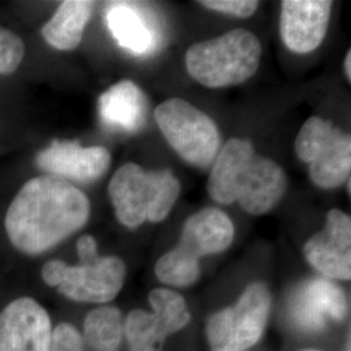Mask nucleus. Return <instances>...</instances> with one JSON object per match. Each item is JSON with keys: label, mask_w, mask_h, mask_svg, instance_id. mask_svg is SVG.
Wrapping results in <instances>:
<instances>
[{"label": "nucleus", "mask_w": 351, "mask_h": 351, "mask_svg": "<svg viewBox=\"0 0 351 351\" xmlns=\"http://www.w3.org/2000/svg\"><path fill=\"white\" fill-rule=\"evenodd\" d=\"M50 316L38 302L23 297L0 313V351H50Z\"/></svg>", "instance_id": "nucleus-10"}, {"label": "nucleus", "mask_w": 351, "mask_h": 351, "mask_svg": "<svg viewBox=\"0 0 351 351\" xmlns=\"http://www.w3.org/2000/svg\"><path fill=\"white\" fill-rule=\"evenodd\" d=\"M284 169L255 152L250 141L232 138L213 160L207 190L221 204L239 203L251 215L271 211L287 191Z\"/></svg>", "instance_id": "nucleus-2"}, {"label": "nucleus", "mask_w": 351, "mask_h": 351, "mask_svg": "<svg viewBox=\"0 0 351 351\" xmlns=\"http://www.w3.org/2000/svg\"><path fill=\"white\" fill-rule=\"evenodd\" d=\"M199 4L216 12L226 13L239 19L250 17L259 7V1L254 0H202Z\"/></svg>", "instance_id": "nucleus-23"}, {"label": "nucleus", "mask_w": 351, "mask_h": 351, "mask_svg": "<svg viewBox=\"0 0 351 351\" xmlns=\"http://www.w3.org/2000/svg\"><path fill=\"white\" fill-rule=\"evenodd\" d=\"M154 114L164 138L185 162L202 168L213 163L221 138L207 113L185 99L171 98L160 103Z\"/></svg>", "instance_id": "nucleus-6"}, {"label": "nucleus", "mask_w": 351, "mask_h": 351, "mask_svg": "<svg viewBox=\"0 0 351 351\" xmlns=\"http://www.w3.org/2000/svg\"><path fill=\"white\" fill-rule=\"evenodd\" d=\"M348 313L343 291L326 280H313L295 291L290 315L295 326L306 330H320L328 319L342 320Z\"/></svg>", "instance_id": "nucleus-13"}, {"label": "nucleus", "mask_w": 351, "mask_h": 351, "mask_svg": "<svg viewBox=\"0 0 351 351\" xmlns=\"http://www.w3.org/2000/svg\"><path fill=\"white\" fill-rule=\"evenodd\" d=\"M271 310V294L263 282H252L239 301L211 316L207 337L213 351H245L263 335Z\"/></svg>", "instance_id": "nucleus-8"}, {"label": "nucleus", "mask_w": 351, "mask_h": 351, "mask_svg": "<svg viewBox=\"0 0 351 351\" xmlns=\"http://www.w3.org/2000/svg\"><path fill=\"white\" fill-rule=\"evenodd\" d=\"M80 262L75 265L52 259L43 265L42 278L65 298L85 303H107L125 282V263L117 256H101L97 241L85 234L77 241Z\"/></svg>", "instance_id": "nucleus-3"}, {"label": "nucleus", "mask_w": 351, "mask_h": 351, "mask_svg": "<svg viewBox=\"0 0 351 351\" xmlns=\"http://www.w3.org/2000/svg\"><path fill=\"white\" fill-rule=\"evenodd\" d=\"M106 23L120 47L133 55H149L159 46V29L149 11L133 3H113Z\"/></svg>", "instance_id": "nucleus-15"}, {"label": "nucleus", "mask_w": 351, "mask_h": 351, "mask_svg": "<svg viewBox=\"0 0 351 351\" xmlns=\"http://www.w3.org/2000/svg\"><path fill=\"white\" fill-rule=\"evenodd\" d=\"M93 8V1H63L50 20L42 26V37L55 50H75L82 40Z\"/></svg>", "instance_id": "nucleus-17"}, {"label": "nucleus", "mask_w": 351, "mask_h": 351, "mask_svg": "<svg viewBox=\"0 0 351 351\" xmlns=\"http://www.w3.org/2000/svg\"><path fill=\"white\" fill-rule=\"evenodd\" d=\"M50 351H86V346L75 326L62 323L52 329Z\"/></svg>", "instance_id": "nucleus-22"}, {"label": "nucleus", "mask_w": 351, "mask_h": 351, "mask_svg": "<svg viewBox=\"0 0 351 351\" xmlns=\"http://www.w3.org/2000/svg\"><path fill=\"white\" fill-rule=\"evenodd\" d=\"M261 59V40L249 30L234 29L190 46L185 63L189 75L198 84L220 88L247 81L256 73Z\"/></svg>", "instance_id": "nucleus-5"}, {"label": "nucleus", "mask_w": 351, "mask_h": 351, "mask_svg": "<svg viewBox=\"0 0 351 351\" xmlns=\"http://www.w3.org/2000/svg\"><path fill=\"white\" fill-rule=\"evenodd\" d=\"M304 256L323 276L350 280L351 219L341 210H330L323 230L304 245Z\"/></svg>", "instance_id": "nucleus-11"}, {"label": "nucleus", "mask_w": 351, "mask_h": 351, "mask_svg": "<svg viewBox=\"0 0 351 351\" xmlns=\"http://www.w3.org/2000/svg\"><path fill=\"white\" fill-rule=\"evenodd\" d=\"M88 195L62 178L42 175L25 182L11 202L4 226L14 249L39 255L88 223Z\"/></svg>", "instance_id": "nucleus-1"}, {"label": "nucleus", "mask_w": 351, "mask_h": 351, "mask_svg": "<svg viewBox=\"0 0 351 351\" xmlns=\"http://www.w3.org/2000/svg\"><path fill=\"white\" fill-rule=\"evenodd\" d=\"M181 184L169 169L146 171L136 163L121 165L108 184L117 220L130 229L145 221L160 223L172 211Z\"/></svg>", "instance_id": "nucleus-4"}, {"label": "nucleus", "mask_w": 351, "mask_h": 351, "mask_svg": "<svg viewBox=\"0 0 351 351\" xmlns=\"http://www.w3.org/2000/svg\"><path fill=\"white\" fill-rule=\"evenodd\" d=\"M125 322L112 306H103L88 313L84 323V342L90 351H119L124 339Z\"/></svg>", "instance_id": "nucleus-18"}, {"label": "nucleus", "mask_w": 351, "mask_h": 351, "mask_svg": "<svg viewBox=\"0 0 351 351\" xmlns=\"http://www.w3.org/2000/svg\"><path fill=\"white\" fill-rule=\"evenodd\" d=\"M124 333L130 351H162L163 339L154 332H146L138 326H125Z\"/></svg>", "instance_id": "nucleus-24"}, {"label": "nucleus", "mask_w": 351, "mask_h": 351, "mask_svg": "<svg viewBox=\"0 0 351 351\" xmlns=\"http://www.w3.org/2000/svg\"><path fill=\"white\" fill-rule=\"evenodd\" d=\"M332 5V1L326 0H285L281 3L280 32L289 50L308 53L323 43Z\"/></svg>", "instance_id": "nucleus-12"}, {"label": "nucleus", "mask_w": 351, "mask_h": 351, "mask_svg": "<svg viewBox=\"0 0 351 351\" xmlns=\"http://www.w3.org/2000/svg\"><path fill=\"white\" fill-rule=\"evenodd\" d=\"M234 226L224 211L208 207L188 217L177 245L193 259L219 254L232 245Z\"/></svg>", "instance_id": "nucleus-14"}, {"label": "nucleus", "mask_w": 351, "mask_h": 351, "mask_svg": "<svg viewBox=\"0 0 351 351\" xmlns=\"http://www.w3.org/2000/svg\"><path fill=\"white\" fill-rule=\"evenodd\" d=\"M98 110L106 128L114 132L136 133L145 124L147 101L133 81L123 80L101 94Z\"/></svg>", "instance_id": "nucleus-16"}, {"label": "nucleus", "mask_w": 351, "mask_h": 351, "mask_svg": "<svg viewBox=\"0 0 351 351\" xmlns=\"http://www.w3.org/2000/svg\"><path fill=\"white\" fill-rule=\"evenodd\" d=\"M343 71H345V75L348 81H351V51H348L346 53V58H345V63H343Z\"/></svg>", "instance_id": "nucleus-25"}, {"label": "nucleus", "mask_w": 351, "mask_h": 351, "mask_svg": "<svg viewBox=\"0 0 351 351\" xmlns=\"http://www.w3.org/2000/svg\"><path fill=\"white\" fill-rule=\"evenodd\" d=\"M25 43L11 30L0 26V75H12L23 63Z\"/></svg>", "instance_id": "nucleus-21"}, {"label": "nucleus", "mask_w": 351, "mask_h": 351, "mask_svg": "<svg viewBox=\"0 0 351 351\" xmlns=\"http://www.w3.org/2000/svg\"><path fill=\"white\" fill-rule=\"evenodd\" d=\"M36 165L46 175L68 182L90 184L106 175L111 165V154L106 147H82L77 141L55 139L39 151Z\"/></svg>", "instance_id": "nucleus-9"}, {"label": "nucleus", "mask_w": 351, "mask_h": 351, "mask_svg": "<svg viewBox=\"0 0 351 351\" xmlns=\"http://www.w3.org/2000/svg\"><path fill=\"white\" fill-rule=\"evenodd\" d=\"M154 319L164 337L178 332L190 320L185 300L173 290L154 289L149 295Z\"/></svg>", "instance_id": "nucleus-19"}, {"label": "nucleus", "mask_w": 351, "mask_h": 351, "mask_svg": "<svg viewBox=\"0 0 351 351\" xmlns=\"http://www.w3.org/2000/svg\"><path fill=\"white\" fill-rule=\"evenodd\" d=\"M294 149L308 164V175L316 186L336 189L350 178V134L319 116L310 117L295 138Z\"/></svg>", "instance_id": "nucleus-7"}, {"label": "nucleus", "mask_w": 351, "mask_h": 351, "mask_svg": "<svg viewBox=\"0 0 351 351\" xmlns=\"http://www.w3.org/2000/svg\"><path fill=\"white\" fill-rule=\"evenodd\" d=\"M155 274L163 284L171 287H190L201 274L199 261L193 259L177 246L158 261Z\"/></svg>", "instance_id": "nucleus-20"}]
</instances>
